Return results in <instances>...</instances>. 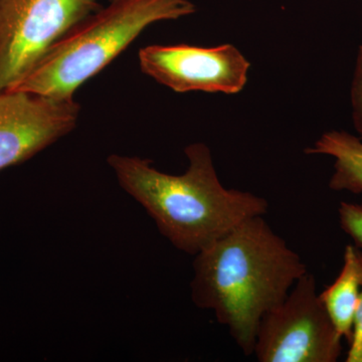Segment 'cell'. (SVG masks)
<instances>
[{"instance_id": "1", "label": "cell", "mask_w": 362, "mask_h": 362, "mask_svg": "<svg viewBox=\"0 0 362 362\" xmlns=\"http://www.w3.org/2000/svg\"><path fill=\"white\" fill-rule=\"evenodd\" d=\"M264 216L247 218L195 255L190 283L195 306L213 312L246 356L254 354L263 316L308 272Z\"/></svg>"}, {"instance_id": "2", "label": "cell", "mask_w": 362, "mask_h": 362, "mask_svg": "<svg viewBox=\"0 0 362 362\" xmlns=\"http://www.w3.org/2000/svg\"><path fill=\"white\" fill-rule=\"evenodd\" d=\"M188 168L180 175L153 168L137 156L107 159L120 187L151 216L159 233L185 254H199L247 218L265 216L268 201L252 192L223 187L206 144L185 149Z\"/></svg>"}, {"instance_id": "3", "label": "cell", "mask_w": 362, "mask_h": 362, "mask_svg": "<svg viewBox=\"0 0 362 362\" xmlns=\"http://www.w3.org/2000/svg\"><path fill=\"white\" fill-rule=\"evenodd\" d=\"M195 11L189 0H113L69 30L6 92L74 99L81 86L106 68L145 28Z\"/></svg>"}, {"instance_id": "4", "label": "cell", "mask_w": 362, "mask_h": 362, "mask_svg": "<svg viewBox=\"0 0 362 362\" xmlns=\"http://www.w3.org/2000/svg\"><path fill=\"white\" fill-rule=\"evenodd\" d=\"M342 339L319 298L316 278L307 272L262 318L252 354L259 362H335Z\"/></svg>"}, {"instance_id": "5", "label": "cell", "mask_w": 362, "mask_h": 362, "mask_svg": "<svg viewBox=\"0 0 362 362\" xmlns=\"http://www.w3.org/2000/svg\"><path fill=\"white\" fill-rule=\"evenodd\" d=\"M97 0H0V93L21 82Z\"/></svg>"}, {"instance_id": "6", "label": "cell", "mask_w": 362, "mask_h": 362, "mask_svg": "<svg viewBox=\"0 0 362 362\" xmlns=\"http://www.w3.org/2000/svg\"><path fill=\"white\" fill-rule=\"evenodd\" d=\"M145 75L176 93L235 95L246 87L251 63L237 47L153 45L139 52Z\"/></svg>"}, {"instance_id": "7", "label": "cell", "mask_w": 362, "mask_h": 362, "mask_svg": "<svg viewBox=\"0 0 362 362\" xmlns=\"http://www.w3.org/2000/svg\"><path fill=\"white\" fill-rule=\"evenodd\" d=\"M80 110L74 99L0 93V171L32 158L69 134Z\"/></svg>"}, {"instance_id": "8", "label": "cell", "mask_w": 362, "mask_h": 362, "mask_svg": "<svg viewBox=\"0 0 362 362\" xmlns=\"http://www.w3.org/2000/svg\"><path fill=\"white\" fill-rule=\"evenodd\" d=\"M361 288L362 271L357 247L347 245L339 275L319 294V298L338 334L349 343L352 337Z\"/></svg>"}, {"instance_id": "9", "label": "cell", "mask_w": 362, "mask_h": 362, "mask_svg": "<svg viewBox=\"0 0 362 362\" xmlns=\"http://www.w3.org/2000/svg\"><path fill=\"white\" fill-rule=\"evenodd\" d=\"M307 156H327L334 158V173L329 188L333 192L362 194V140L346 131L323 133L313 146L304 150Z\"/></svg>"}, {"instance_id": "10", "label": "cell", "mask_w": 362, "mask_h": 362, "mask_svg": "<svg viewBox=\"0 0 362 362\" xmlns=\"http://www.w3.org/2000/svg\"><path fill=\"white\" fill-rule=\"evenodd\" d=\"M338 218L343 232L351 238L354 246L362 250V202H340Z\"/></svg>"}, {"instance_id": "11", "label": "cell", "mask_w": 362, "mask_h": 362, "mask_svg": "<svg viewBox=\"0 0 362 362\" xmlns=\"http://www.w3.org/2000/svg\"><path fill=\"white\" fill-rule=\"evenodd\" d=\"M351 104L354 125L362 139V45H359L357 52L351 86Z\"/></svg>"}, {"instance_id": "12", "label": "cell", "mask_w": 362, "mask_h": 362, "mask_svg": "<svg viewBox=\"0 0 362 362\" xmlns=\"http://www.w3.org/2000/svg\"><path fill=\"white\" fill-rule=\"evenodd\" d=\"M357 254L361 261L362 271V250L357 247ZM346 362H362V288L356 318H354V330H352V337L349 342Z\"/></svg>"}, {"instance_id": "13", "label": "cell", "mask_w": 362, "mask_h": 362, "mask_svg": "<svg viewBox=\"0 0 362 362\" xmlns=\"http://www.w3.org/2000/svg\"><path fill=\"white\" fill-rule=\"evenodd\" d=\"M109 1H113V0H109Z\"/></svg>"}]
</instances>
